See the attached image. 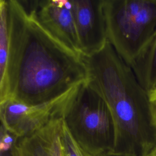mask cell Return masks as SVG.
I'll use <instances>...</instances> for the list:
<instances>
[{"label":"cell","instance_id":"1","mask_svg":"<svg viewBox=\"0 0 156 156\" xmlns=\"http://www.w3.org/2000/svg\"><path fill=\"white\" fill-rule=\"evenodd\" d=\"M9 52L0 82V103H48L88 80L82 55L71 51L28 16L18 0H7Z\"/></svg>","mask_w":156,"mask_h":156},{"label":"cell","instance_id":"2","mask_svg":"<svg viewBox=\"0 0 156 156\" xmlns=\"http://www.w3.org/2000/svg\"><path fill=\"white\" fill-rule=\"evenodd\" d=\"M82 58L88 82L105 100L114 119L113 153L149 156L156 147L152 102L132 68L108 41L100 51Z\"/></svg>","mask_w":156,"mask_h":156},{"label":"cell","instance_id":"3","mask_svg":"<svg viewBox=\"0 0 156 156\" xmlns=\"http://www.w3.org/2000/svg\"><path fill=\"white\" fill-rule=\"evenodd\" d=\"M63 120L77 144L91 156L113 153L115 126L110 109L88 80L77 88Z\"/></svg>","mask_w":156,"mask_h":156},{"label":"cell","instance_id":"4","mask_svg":"<svg viewBox=\"0 0 156 156\" xmlns=\"http://www.w3.org/2000/svg\"><path fill=\"white\" fill-rule=\"evenodd\" d=\"M107 40L130 66L156 32V0H104Z\"/></svg>","mask_w":156,"mask_h":156},{"label":"cell","instance_id":"5","mask_svg":"<svg viewBox=\"0 0 156 156\" xmlns=\"http://www.w3.org/2000/svg\"><path fill=\"white\" fill-rule=\"evenodd\" d=\"M78 87L54 101L40 105H29L7 99L0 103L1 124L18 138L28 135L51 121L63 118Z\"/></svg>","mask_w":156,"mask_h":156},{"label":"cell","instance_id":"6","mask_svg":"<svg viewBox=\"0 0 156 156\" xmlns=\"http://www.w3.org/2000/svg\"><path fill=\"white\" fill-rule=\"evenodd\" d=\"M82 55L100 51L107 42L104 0H71Z\"/></svg>","mask_w":156,"mask_h":156},{"label":"cell","instance_id":"7","mask_svg":"<svg viewBox=\"0 0 156 156\" xmlns=\"http://www.w3.org/2000/svg\"><path fill=\"white\" fill-rule=\"evenodd\" d=\"M30 17L57 41L82 55L71 0H38Z\"/></svg>","mask_w":156,"mask_h":156},{"label":"cell","instance_id":"8","mask_svg":"<svg viewBox=\"0 0 156 156\" xmlns=\"http://www.w3.org/2000/svg\"><path fill=\"white\" fill-rule=\"evenodd\" d=\"M63 118L54 119L39 130L17 138L12 156H63L62 134Z\"/></svg>","mask_w":156,"mask_h":156},{"label":"cell","instance_id":"9","mask_svg":"<svg viewBox=\"0 0 156 156\" xmlns=\"http://www.w3.org/2000/svg\"><path fill=\"white\" fill-rule=\"evenodd\" d=\"M130 67L149 94L156 90V32Z\"/></svg>","mask_w":156,"mask_h":156},{"label":"cell","instance_id":"10","mask_svg":"<svg viewBox=\"0 0 156 156\" xmlns=\"http://www.w3.org/2000/svg\"><path fill=\"white\" fill-rule=\"evenodd\" d=\"M7 0H0V82L5 78L9 52Z\"/></svg>","mask_w":156,"mask_h":156},{"label":"cell","instance_id":"11","mask_svg":"<svg viewBox=\"0 0 156 156\" xmlns=\"http://www.w3.org/2000/svg\"><path fill=\"white\" fill-rule=\"evenodd\" d=\"M63 156H91L74 140L63 122L62 134Z\"/></svg>","mask_w":156,"mask_h":156},{"label":"cell","instance_id":"12","mask_svg":"<svg viewBox=\"0 0 156 156\" xmlns=\"http://www.w3.org/2000/svg\"><path fill=\"white\" fill-rule=\"evenodd\" d=\"M11 150L9 148H0V156H12Z\"/></svg>","mask_w":156,"mask_h":156},{"label":"cell","instance_id":"13","mask_svg":"<svg viewBox=\"0 0 156 156\" xmlns=\"http://www.w3.org/2000/svg\"><path fill=\"white\" fill-rule=\"evenodd\" d=\"M152 102V108L153 116H154L155 125V127H156V102Z\"/></svg>","mask_w":156,"mask_h":156},{"label":"cell","instance_id":"14","mask_svg":"<svg viewBox=\"0 0 156 156\" xmlns=\"http://www.w3.org/2000/svg\"><path fill=\"white\" fill-rule=\"evenodd\" d=\"M149 96L151 102H156V90L149 93Z\"/></svg>","mask_w":156,"mask_h":156},{"label":"cell","instance_id":"15","mask_svg":"<svg viewBox=\"0 0 156 156\" xmlns=\"http://www.w3.org/2000/svg\"><path fill=\"white\" fill-rule=\"evenodd\" d=\"M104 156H126V155H120V154H115V153H111V154H109L105 155H104Z\"/></svg>","mask_w":156,"mask_h":156},{"label":"cell","instance_id":"16","mask_svg":"<svg viewBox=\"0 0 156 156\" xmlns=\"http://www.w3.org/2000/svg\"><path fill=\"white\" fill-rule=\"evenodd\" d=\"M149 156H156V147L153 150V151L151 153Z\"/></svg>","mask_w":156,"mask_h":156}]
</instances>
